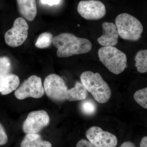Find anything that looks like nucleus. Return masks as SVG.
<instances>
[{"label":"nucleus","mask_w":147,"mask_h":147,"mask_svg":"<svg viewBox=\"0 0 147 147\" xmlns=\"http://www.w3.org/2000/svg\"><path fill=\"white\" fill-rule=\"evenodd\" d=\"M76 147H95L89 141L85 139H82L78 142Z\"/></svg>","instance_id":"22"},{"label":"nucleus","mask_w":147,"mask_h":147,"mask_svg":"<svg viewBox=\"0 0 147 147\" xmlns=\"http://www.w3.org/2000/svg\"><path fill=\"white\" fill-rule=\"evenodd\" d=\"M21 147H52V144L42 139L38 134H26L21 144Z\"/></svg>","instance_id":"14"},{"label":"nucleus","mask_w":147,"mask_h":147,"mask_svg":"<svg viewBox=\"0 0 147 147\" xmlns=\"http://www.w3.org/2000/svg\"><path fill=\"white\" fill-rule=\"evenodd\" d=\"M102 35L98 38V41L103 46H114L118 42L119 34L115 24L104 22L102 25Z\"/></svg>","instance_id":"11"},{"label":"nucleus","mask_w":147,"mask_h":147,"mask_svg":"<svg viewBox=\"0 0 147 147\" xmlns=\"http://www.w3.org/2000/svg\"><path fill=\"white\" fill-rule=\"evenodd\" d=\"M77 11L82 17L89 20H96L104 17L106 8L104 4L97 0L82 1L79 2Z\"/></svg>","instance_id":"10"},{"label":"nucleus","mask_w":147,"mask_h":147,"mask_svg":"<svg viewBox=\"0 0 147 147\" xmlns=\"http://www.w3.org/2000/svg\"><path fill=\"white\" fill-rule=\"evenodd\" d=\"M86 137L95 147H116L117 138L108 131H103L100 127L92 126L87 130Z\"/></svg>","instance_id":"9"},{"label":"nucleus","mask_w":147,"mask_h":147,"mask_svg":"<svg viewBox=\"0 0 147 147\" xmlns=\"http://www.w3.org/2000/svg\"><path fill=\"white\" fill-rule=\"evenodd\" d=\"M18 11L22 18L28 21L34 20L37 12L36 0H16Z\"/></svg>","instance_id":"12"},{"label":"nucleus","mask_w":147,"mask_h":147,"mask_svg":"<svg viewBox=\"0 0 147 147\" xmlns=\"http://www.w3.org/2000/svg\"><path fill=\"white\" fill-rule=\"evenodd\" d=\"M20 79L16 74H9L0 79V93L3 95L9 94L19 86Z\"/></svg>","instance_id":"13"},{"label":"nucleus","mask_w":147,"mask_h":147,"mask_svg":"<svg viewBox=\"0 0 147 147\" xmlns=\"http://www.w3.org/2000/svg\"><path fill=\"white\" fill-rule=\"evenodd\" d=\"M81 109L82 112L86 115H92L96 112V107L95 103L92 100H83L81 103Z\"/></svg>","instance_id":"20"},{"label":"nucleus","mask_w":147,"mask_h":147,"mask_svg":"<svg viewBox=\"0 0 147 147\" xmlns=\"http://www.w3.org/2000/svg\"><path fill=\"white\" fill-rule=\"evenodd\" d=\"M11 69L10 59L7 57H0V79L10 74Z\"/></svg>","instance_id":"19"},{"label":"nucleus","mask_w":147,"mask_h":147,"mask_svg":"<svg viewBox=\"0 0 147 147\" xmlns=\"http://www.w3.org/2000/svg\"><path fill=\"white\" fill-rule=\"evenodd\" d=\"M98 56L105 67L114 74H120L126 68V55L114 46L100 47L98 51Z\"/></svg>","instance_id":"3"},{"label":"nucleus","mask_w":147,"mask_h":147,"mask_svg":"<svg viewBox=\"0 0 147 147\" xmlns=\"http://www.w3.org/2000/svg\"><path fill=\"white\" fill-rule=\"evenodd\" d=\"M29 26L24 18L18 17L13 22V27L5 34L6 44L11 47H17L23 44L28 36Z\"/></svg>","instance_id":"7"},{"label":"nucleus","mask_w":147,"mask_h":147,"mask_svg":"<svg viewBox=\"0 0 147 147\" xmlns=\"http://www.w3.org/2000/svg\"><path fill=\"white\" fill-rule=\"evenodd\" d=\"M140 147H147V137H144L142 138L140 142Z\"/></svg>","instance_id":"25"},{"label":"nucleus","mask_w":147,"mask_h":147,"mask_svg":"<svg viewBox=\"0 0 147 147\" xmlns=\"http://www.w3.org/2000/svg\"><path fill=\"white\" fill-rule=\"evenodd\" d=\"M53 43L57 48V56L60 58L86 54L92 48L91 42L89 40L78 37L69 33L56 36L53 38Z\"/></svg>","instance_id":"1"},{"label":"nucleus","mask_w":147,"mask_h":147,"mask_svg":"<svg viewBox=\"0 0 147 147\" xmlns=\"http://www.w3.org/2000/svg\"><path fill=\"white\" fill-rule=\"evenodd\" d=\"M45 93L41 78L36 75H32L18 87L14 94L19 100H24L28 98H39Z\"/></svg>","instance_id":"5"},{"label":"nucleus","mask_w":147,"mask_h":147,"mask_svg":"<svg viewBox=\"0 0 147 147\" xmlns=\"http://www.w3.org/2000/svg\"><path fill=\"white\" fill-rule=\"evenodd\" d=\"M43 88L47 96L52 100L57 101L66 100L68 88L63 79L57 74L48 75L44 80Z\"/></svg>","instance_id":"6"},{"label":"nucleus","mask_w":147,"mask_h":147,"mask_svg":"<svg viewBox=\"0 0 147 147\" xmlns=\"http://www.w3.org/2000/svg\"><path fill=\"white\" fill-rule=\"evenodd\" d=\"M78 26H79V25H78Z\"/></svg>","instance_id":"26"},{"label":"nucleus","mask_w":147,"mask_h":147,"mask_svg":"<svg viewBox=\"0 0 147 147\" xmlns=\"http://www.w3.org/2000/svg\"><path fill=\"white\" fill-rule=\"evenodd\" d=\"M135 66L138 72L144 73L147 71V50H140L135 56Z\"/></svg>","instance_id":"16"},{"label":"nucleus","mask_w":147,"mask_h":147,"mask_svg":"<svg viewBox=\"0 0 147 147\" xmlns=\"http://www.w3.org/2000/svg\"><path fill=\"white\" fill-rule=\"evenodd\" d=\"M120 147H136L134 143L131 142H124Z\"/></svg>","instance_id":"24"},{"label":"nucleus","mask_w":147,"mask_h":147,"mask_svg":"<svg viewBox=\"0 0 147 147\" xmlns=\"http://www.w3.org/2000/svg\"><path fill=\"white\" fill-rule=\"evenodd\" d=\"M53 38V35L50 33H42L38 36L35 45L40 49L47 48L52 44Z\"/></svg>","instance_id":"17"},{"label":"nucleus","mask_w":147,"mask_h":147,"mask_svg":"<svg viewBox=\"0 0 147 147\" xmlns=\"http://www.w3.org/2000/svg\"><path fill=\"white\" fill-rule=\"evenodd\" d=\"M134 98L136 102L145 109H147V88L137 91L134 94Z\"/></svg>","instance_id":"18"},{"label":"nucleus","mask_w":147,"mask_h":147,"mask_svg":"<svg viewBox=\"0 0 147 147\" xmlns=\"http://www.w3.org/2000/svg\"><path fill=\"white\" fill-rule=\"evenodd\" d=\"M50 122V117L45 110L32 111L24 121L23 130L26 134H38Z\"/></svg>","instance_id":"8"},{"label":"nucleus","mask_w":147,"mask_h":147,"mask_svg":"<svg viewBox=\"0 0 147 147\" xmlns=\"http://www.w3.org/2000/svg\"><path fill=\"white\" fill-rule=\"evenodd\" d=\"M88 91L82 83L76 82L74 88L68 90L66 99L69 101L85 100L88 96Z\"/></svg>","instance_id":"15"},{"label":"nucleus","mask_w":147,"mask_h":147,"mask_svg":"<svg viewBox=\"0 0 147 147\" xmlns=\"http://www.w3.org/2000/svg\"><path fill=\"white\" fill-rule=\"evenodd\" d=\"M8 136L3 127L0 123V146L6 144L8 142Z\"/></svg>","instance_id":"21"},{"label":"nucleus","mask_w":147,"mask_h":147,"mask_svg":"<svg viewBox=\"0 0 147 147\" xmlns=\"http://www.w3.org/2000/svg\"><path fill=\"white\" fill-rule=\"evenodd\" d=\"M82 83L90 93L95 100L100 103H105L110 100L112 92L108 84L100 74L85 71L80 76Z\"/></svg>","instance_id":"2"},{"label":"nucleus","mask_w":147,"mask_h":147,"mask_svg":"<svg viewBox=\"0 0 147 147\" xmlns=\"http://www.w3.org/2000/svg\"><path fill=\"white\" fill-rule=\"evenodd\" d=\"M115 25L119 36L122 39L130 41L139 40L143 32V26L140 21L127 13L119 14L116 17Z\"/></svg>","instance_id":"4"},{"label":"nucleus","mask_w":147,"mask_h":147,"mask_svg":"<svg viewBox=\"0 0 147 147\" xmlns=\"http://www.w3.org/2000/svg\"><path fill=\"white\" fill-rule=\"evenodd\" d=\"M40 1L42 4L53 6L59 4L61 0H40Z\"/></svg>","instance_id":"23"}]
</instances>
